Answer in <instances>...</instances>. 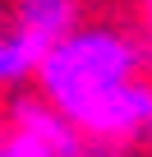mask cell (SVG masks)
<instances>
[{
  "instance_id": "3",
  "label": "cell",
  "mask_w": 152,
  "mask_h": 157,
  "mask_svg": "<svg viewBox=\"0 0 152 157\" xmlns=\"http://www.w3.org/2000/svg\"><path fill=\"white\" fill-rule=\"evenodd\" d=\"M83 134L92 143H138L152 134V78H134L120 93H111L88 120H83Z\"/></svg>"
},
{
  "instance_id": "2",
  "label": "cell",
  "mask_w": 152,
  "mask_h": 157,
  "mask_svg": "<svg viewBox=\"0 0 152 157\" xmlns=\"http://www.w3.org/2000/svg\"><path fill=\"white\" fill-rule=\"evenodd\" d=\"M88 134L74 125L55 102L37 97H9V129L0 157H83Z\"/></svg>"
},
{
  "instance_id": "5",
  "label": "cell",
  "mask_w": 152,
  "mask_h": 157,
  "mask_svg": "<svg viewBox=\"0 0 152 157\" xmlns=\"http://www.w3.org/2000/svg\"><path fill=\"white\" fill-rule=\"evenodd\" d=\"M46 51L51 46L42 37H32V33H23V28L9 23L5 37H0V83H5V88H19L23 78H37Z\"/></svg>"
},
{
  "instance_id": "1",
  "label": "cell",
  "mask_w": 152,
  "mask_h": 157,
  "mask_svg": "<svg viewBox=\"0 0 152 157\" xmlns=\"http://www.w3.org/2000/svg\"><path fill=\"white\" fill-rule=\"evenodd\" d=\"M147 74V51L120 28H74L60 37L42 69H37V93L55 102L74 125L83 129V120L124 83Z\"/></svg>"
},
{
  "instance_id": "4",
  "label": "cell",
  "mask_w": 152,
  "mask_h": 157,
  "mask_svg": "<svg viewBox=\"0 0 152 157\" xmlns=\"http://www.w3.org/2000/svg\"><path fill=\"white\" fill-rule=\"evenodd\" d=\"M9 14H14V28L55 46L60 37L79 28V0H9Z\"/></svg>"
}]
</instances>
